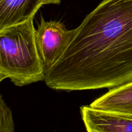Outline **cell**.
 Listing matches in <instances>:
<instances>
[{"label": "cell", "instance_id": "52a82bcc", "mask_svg": "<svg viewBox=\"0 0 132 132\" xmlns=\"http://www.w3.org/2000/svg\"><path fill=\"white\" fill-rule=\"evenodd\" d=\"M15 125L12 111L0 95V132H14Z\"/></svg>", "mask_w": 132, "mask_h": 132}, {"label": "cell", "instance_id": "9c48e42d", "mask_svg": "<svg viewBox=\"0 0 132 132\" xmlns=\"http://www.w3.org/2000/svg\"></svg>", "mask_w": 132, "mask_h": 132}, {"label": "cell", "instance_id": "7a4b0ae2", "mask_svg": "<svg viewBox=\"0 0 132 132\" xmlns=\"http://www.w3.org/2000/svg\"><path fill=\"white\" fill-rule=\"evenodd\" d=\"M33 18L0 30V83L18 86L44 81L45 72L36 41Z\"/></svg>", "mask_w": 132, "mask_h": 132}, {"label": "cell", "instance_id": "6da1fadb", "mask_svg": "<svg viewBox=\"0 0 132 132\" xmlns=\"http://www.w3.org/2000/svg\"><path fill=\"white\" fill-rule=\"evenodd\" d=\"M76 29L44 81L55 90L113 88L132 81V0H103Z\"/></svg>", "mask_w": 132, "mask_h": 132}, {"label": "cell", "instance_id": "5b68a950", "mask_svg": "<svg viewBox=\"0 0 132 132\" xmlns=\"http://www.w3.org/2000/svg\"><path fill=\"white\" fill-rule=\"evenodd\" d=\"M45 0H0V30L34 18Z\"/></svg>", "mask_w": 132, "mask_h": 132}, {"label": "cell", "instance_id": "3957f363", "mask_svg": "<svg viewBox=\"0 0 132 132\" xmlns=\"http://www.w3.org/2000/svg\"><path fill=\"white\" fill-rule=\"evenodd\" d=\"M76 33L56 21L41 19L36 30V41L45 74L60 59Z\"/></svg>", "mask_w": 132, "mask_h": 132}, {"label": "cell", "instance_id": "8992f818", "mask_svg": "<svg viewBox=\"0 0 132 132\" xmlns=\"http://www.w3.org/2000/svg\"><path fill=\"white\" fill-rule=\"evenodd\" d=\"M89 106L100 110L132 116V81L111 88Z\"/></svg>", "mask_w": 132, "mask_h": 132}, {"label": "cell", "instance_id": "ba28073f", "mask_svg": "<svg viewBox=\"0 0 132 132\" xmlns=\"http://www.w3.org/2000/svg\"><path fill=\"white\" fill-rule=\"evenodd\" d=\"M61 0H45V5H49V4H59Z\"/></svg>", "mask_w": 132, "mask_h": 132}, {"label": "cell", "instance_id": "277c9868", "mask_svg": "<svg viewBox=\"0 0 132 132\" xmlns=\"http://www.w3.org/2000/svg\"><path fill=\"white\" fill-rule=\"evenodd\" d=\"M82 119L87 132H132V116L95 109L81 108Z\"/></svg>", "mask_w": 132, "mask_h": 132}]
</instances>
